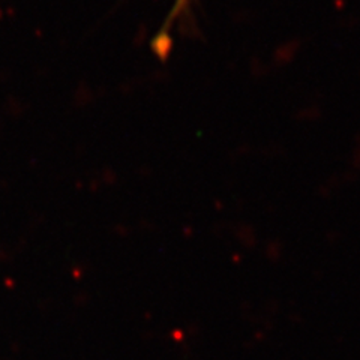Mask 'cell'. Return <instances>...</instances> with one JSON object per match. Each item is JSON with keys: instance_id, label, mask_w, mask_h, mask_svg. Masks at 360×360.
Returning <instances> with one entry per match:
<instances>
[{"instance_id": "cell-1", "label": "cell", "mask_w": 360, "mask_h": 360, "mask_svg": "<svg viewBox=\"0 0 360 360\" xmlns=\"http://www.w3.org/2000/svg\"><path fill=\"white\" fill-rule=\"evenodd\" d=\"M194 4L195 0H174L160 32L155 37L153 49L158 54H161V51L167 53V49L172 44V35L176 29H184L189 26L194 14Z\"/></svg>"}]
</instances>
